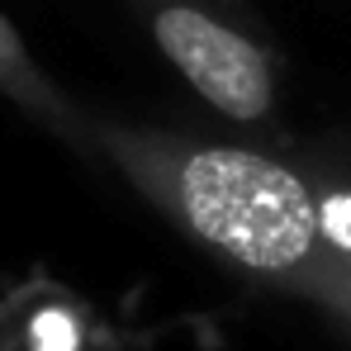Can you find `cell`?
Here are the masks:
<instances>
[{
	"label": "cell",
	"mask_w": 351,
	"mask_h": 351,
	"mask_svg": "<svg viewBox=\"0 0 351 351\" xmlns=\"http://www.w3.org/2000/svg\"><path fill=\"white\" fill-rule=\"evenodd\" d=\"M0 100H10L24 119H34L38 128H48L66 147H86L90 152V123L86 114L53 86V76L34 62L29 43L19 38V29L0 14Z\"/></svg>",
	"instance_id": "cell-3"
},
{
	"label": "cell",
	"mask_w": 351,
	"mask_h": 351,
	"mask_svg": "<svg viewBox=\"0 0 351 351\" xmlns=\"http://www.w3.org/2000/svg\"><path fill=\"white\" fill-rule=\"evenodd\" d=\"M157 53L185 76L195 95L233 123H266L280 105V71L266 43L204 0H133Z\"/></svg>",
	"instance_id": "cell-2"
},
{
	"label": "cell",
	"mask_w": 351,
	"mask_h": 351,
	"mask_svg": "<svg viewBox=\"0 0 351 351\" xmlns=\"http://www.w3.org/2000/svg\"><path fill=\"white\" fill-rule=\"evenodd\" d=\"M105 157L157 214L233 271L313 299L351 328V266L323 233L318 185L271 152L204 143L128 119H86Z\"/></svg>",
	"instance_id": "cell-1"
}]
</instances>
